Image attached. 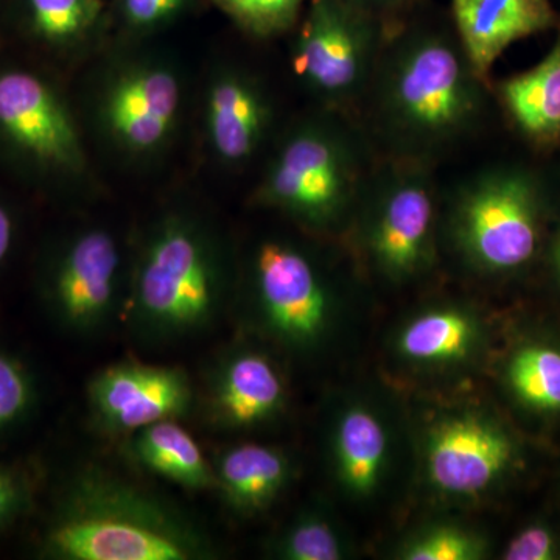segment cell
<instances>
[{
  "label": "cell",
  "instance_id": "obj_15",
  "mask_svg": "<svg viewBox=\"0 0 560 560\" xmlns=\"http://www.w3.org/2000/svg\"><path fill=\"white\" fill-rule=\"evenodd\" d=\"M285 404V378L278 364L260 350H232L210 378L209 416L223 429L264 425L278 418Z\"/></svg>",
  "mask_w": 560,
  "mask_h": 560
},
{
  "label": "cell",
  "instance_id": "obj_11",
  "mask_svg": "<svg viewBox=\"0 0 560 560\" xmlns=\"http://www.w3.org/2000/svg\"><path fill=\"white\" fill-rule=\"evenodd\" d=\"M422 458L434 492L445 499L474 500L510 474L517 445L492 416L455 410L430 420L422 438Z\"/></svg>",
  "mask_w": 560,
  "mask_h": 560
},
{
  "label": "cell",
  "instance_id": "obj_18",
  "mask_svg": "<svg viewBox=\"0 0 560 560\" xmlns=\"http://www.w3.org/2000/svg\"><path fill=\"white\" fill-rule=\"evenodd\" d=\"M331 456L346 493L353 499L374 495L389 458V431L381 415L363 404L346 407L331 431Z\"/></svg>",
  "mask_w": 560,
  "mask_h": 560
},
{
  "label": "cell",
  "instance_id": "obj_31",
  "mask_svg": "<svg viewBox=\"0 0 560 560\" xmlns=\"http://www.w3.org/2000/svg\"><path fill=\"white\" fill-rule=\"evenodd\" d=\"M361 9L370 11L375 16L381 18L388 24V20L394 13L404 9L405 5L411 2V0H350Z\"/></svg>",
  "mask_w": 560,
  "mask_h": 560
},
{
  "label": "cell",
  "instance_id": "obj_17",
  "mask_svg": "<svg viewBox=\"0 0 560 560\" xmlns=\"http://www.w3.org/2000/svg\"><path fill=\"white\" fill-rule=\"evenodd\" d=\"M485 342V327L474 308L441 304L423 308L400 327L394 348L420 368L460 366L474 360Z\"/></svg>",
  "mask_w": 560,
  "mask_h": 560
},
{
  "label": "cell",
  "instance_id": "obj_30",
  "mask_svg": "<svg viewBox=\"0 0 560 560\" xmlns=\"http://www.w3.org/2000/svg\"><path fill=\"white\" fill-rule=\"evenodd\" d=\"M28 478L16 467L0 466V529L18 521L31 506Z\"/></svg>",
  "mask_w": 560,
  "mask_h": 560
},
{
  "label": "cell",
  "instance_id": "obj_28",
  "mask_svg": "<svg viewBox=\"0 0 560 560\" xmlns=\"http://www.w3.org/2000/svg\"><path fill=\"white\" fill-rule=\"evenodd\" d=\"M191 0H119V20L132 36L162 31L183 16Z\"/></svg>",
  "mask_w": 560,
  "mask_h": 560
},
{
  "label": "cell",
  "instance_id": "obj_29",
  "mask_svg": "<svg viewBox=\"0 0 560 560\" xmlns=\"http://www.w3.org/2000/svg\"><path fill=\"white\" fill-rule=\"evenodd\" d=\"M506 560H552L559 558V541L555 533L541 523L526 526L504 548Z\"/></svg>",
  "mask_w": 560,
  "mask_h": 560
},
{
  "label": "cell",
  "instance_id": "obj_14",
  "mask_svg": "<svg viewBox=\"0 0 560 560\" xmlns=\"http://www.w3.org/2000/svg\"><path fill=\"white\" fill-rule=\"evenodd\" d=\"M88 396L98 425L128 436L151 423L183 418L194 405L186 371L140 361H121L98 372Z\"/></svg>",
  "mask_w": 560,
  "mask_h": 560
},
{
  "label": "cell",
  "instance_id": "obj_27",
  "mask_svg": "<svg viewBox=\"0 0 560 560\" xmlns=\"http://www.w3.org/2000/svg\"><path fill=\"white\" fill-rule=\"evenodd\" d=\"M31 372L10 353L0 350V433L27 418L35 404Z\"/></svg>",
  "mask_w": 560,
  "mask_h": 560
},
{
  "label": "cell",
  "instance_id": "obj_21",
  "mask_svg": "<svg viewBox=\"0 0 560 560\" xmlns=\"http://www.w3.org/2000/svg\"><path fill=\"white\" fill-rule=\"evenodd\" d=\"M130 455L139 466L190 490L215 489L213 466L176 419L151 423L130 434Z\"/></svg>",
  "mask_w": 560,
  "mask_h": 560
},
{
  "label": "cell",
  "instance_id": "obj_7",
  "mask_svg": "<svg viewBox=\"0 0 560 560\" xmlns=\"http://www.w3.org/2000/svg\"><path fill=\"white\" fill-rule=\"evenodd\" d=\"M186 108L183 70L167 55L120 51L98 73L90 116L103 142L121 160L161 158L178 135Z\"/></svg>",
  "mask_w": 560,
  "mask_h": 560
},
{
  "label": "cell",
  "instance_id": "obj_12",
  "mask_svg": "<svg viewBox=\"0 0 560 560\" xmlns=\"http://www.w3.org/2000/svg\"><path fill=\"white\" fill-rule=\"evenodd\" d=\"M0 132L14 149L51 172L69 176L86 172V149L75 116L35 73H0Z\"/></svg>",
  "mask_w": 560,
  "mask_h": 560
},
{
  "label": "cell",
  "instance_id": "obj_9",
  "mask_svg": "<svg viewBox=\"0 0 560 560\" xmlns=\"http://www.w3.org/2000/svg\"><path fill=\"white\" fill-rule=\"evenodd\" d=\"M250 298L265 330L282 345L311 349L324 340L335 311L329 272L291 238H265L248 264Z\"/></svg>",
  "mask_w": 560,
  "mask_h": 560
},
{
  "label": "cell",
  "instance_id": "obj_24",
  "mask_svg": "<svg viewBox=\"0 0 560 560\" xmlns=\"http://www.w3.org/2000/svg\"><path fill=\"white\" fill-rule=\"evenodd\" d=\"M488 556V541L458 523H433L412 533L396 550L400 560H478Z\"/></svg>",
  "mask_w": 560,
  "mask_h": 560
},
{
  "label": "cell",
  "instance_id": "obj_32",
  "mask_svg": "<svg viewBox=\"0 0 560 560\" xmlns=\"http://www.w3.org/2000/svg\"><path fill=\"white\" fill-rule=\"evenodd\" d=\"M14 238V223L9 210L0 205V265L9 257Z\"/></svg>",
  "mask_w": 560,
  "mask_h": 560
},
{
  "label": "cell",
  "instance_id": "obj_16",
  "mask_svg": "<svg viewBox=\"0 0 560 560\" xmlns=\"http://www.w3.org/2000/svg\"><path fill=\"white\" fill-rule=\"evenodd\" d=\"M453 27L482 80L512 44L558 24L551 0H451Z\"/></svg>",
  "mask_w": 560,
  "mask_h": 560
},
{
  "label": "cell",
  "instance_id": "obj_22",
  "mask_svg": "<svg viewBox=\"0 0 560 560\" xmlns=\"http://www.w3.org/2000/svg\"><path fill=\"white\" fill-rule=\"evenodd\" d=\"M504 381L526 408L560 412V349L548 342H528L515 349L504 368Z\"/></svg>",
  "mask_w": 560,
  "mask_h": 560
},
{
  "label": "cell",
  "instance_id": "obj_13",
  "mask_svg": "<svg viewBox=\"0 0 560 560\" xmlns=\"http://www.w3.org/2000/svg\"><path fill=\"white\" fill-rule=\"evenodd\" d=\"M276 106L259 75L235 62L217 66L202 92V131L213 160L238 171L264 150Z\"/></svg>",
  "mask_w": 560,
  "mask_h": 560
},
{
  "label": "cell",
  "instance_id": "obj_5",
  "mask_svg": "<svg viewBox=\"0 0 560 560\" xmlns=\"http://www.w3.org/2000/svg\"><path fill=\"white\" fill-rule=\"evenodd\" d=\"M441 208V231L458 259L489 278L512 275L539 253L545 198L533 173L511 165L474 172Z\"/></svg>",
  "mask_w": 560,
  "mask_h": 560
},
{
  "label": "cell",
  "instance_id": "obj_4",
  "mask_svg": "<svg viewBox=\"0 0 560 560\" xmlns=\"http://www.w3.org/2000/svg\"><path fill=\"white\" fill-rule=\"evenodd\" d=\"M378 160L353 114L318 108L279 136L253 202L312 234H340L352 223Z\"/></svg>",
  "mask_w": 560,
  "mask_h": 560
},
{
  "label": "cell",
  "instance_id": "obj_1",
  "mask_svg": "<svg viewBox=\"0 0 560 560\" xmlns=\"http://www.w3.org/2000/svg\"><path fill=\"white\" fill-rule=\"evenodd\" d=\"M361 121L381 156L436 165L480 130L488 81L455 31H390L363 103Z\"/></svg>",
  "mask_w": 560,
  "mask_h": 560
},
{
  "label": "cell",
  "instance_id": "obj_26",
  "mask_svg": "<svg viewBox=\"0 0 560 560\" xmlns=\"http://www.w3.org/2000/svg\"><path fill=\"white\" fill-rule=\"evenodd\" d=\"M242 32L270 39L293 31L305 0H212Z\"/></svg>",
  "mask_w": 560,
  "mask_h": 560
},
{
  "label": "cell",
  "instance_id": "obj_23",
  "mask_svg": "<svg viewBox=\"0 0 560 560\" xmlns=\"http://www.w3.org/2000/svg\"><path fill=\"white\" fill-rule=\"evenodd\" d=\"M33 31L54 46L90 40L101 24L102 0H27Z\"/></svg>",
  "mask_w": 560,
  "mask_h": 560
},
{
  "label": "cell",
  "instance_id": "obj_3",
  "mask_svg": "<svg viewBox=\"0 0 560 560\" xmlns=\"http://www.w3.org/2000/svg\"><path fill=\"white\" fill-rule=\"evenodd\" d=\"M58 560H202L212 537L171 501L98 469L70 478L40 539Z\"/></svg>",
  "mask_w": 560,
  "mask_h": 560
},
{
  "label": "cell",
  "instance_id": "obj_20",
  "mask_svg": "<svg viewBox=\"0 0 560 560\" xmlns=\"http://www.w3.org/2000/svg\"><path fill=\"white\" fill-rule=\"evenodd\" d=\"M508 119L536 145L560 143V35L544 60L495 86Z\"/></svg>",
  "mask_w": 560,
  "mask_h": 560
},
{
  "label": "cell",
  "instance_id": "obj_6",
  "mask_svg": "<svg viewBox=\"0 0 560 560\" xmlns=\"http://www.w3.org/2000/svg\"><path fill=\"white\" fill-rule=\"evenodd\" d=\"M441 208L434 165L381 156L349 228L372 270L411 282L436 260Z\"/></svg>",
  "mask_w": 560,
  "mask_h": 560
},
{
  "label": "cell",
  "instance_id": "obj_25",
  "mask_svg": "<svg viewBox=\"0 0 560 560\" xmlns=\"http://www.w3.org/2000/svg\"><path fill=\"white\" fill-rule=\"evenodd\" d=\"M272 555L285 560H340L346 558V545L334 523L307 512L282 530Z\"/></svg>",
  "mask_w": 560,
  "mask_h": 560
},
{
  "label": "cell",
  "instance_id": "obj_10",
  "mask_svg": "<svg viewBox=\"0 0 560 560\" xmlns=\"http://www.w3.org/2000/svg\"><path fill=\"white\" fill-rule=\"evenodd\" d=\"M128 259L113 231L83 228L58 250L44 282L51 318L70 334H95L124 308Z\"/></svg>",
  "mask_w": 560,
  "mask_h": 560
},
{
  "label": "cell",
  "instance_id": "obj_8",
  "mask_svg": "<svg viewBox=\"0 0 560 560\" xmlns=\"http://www.w3.org/2000/svg\"><path fill=\"white\" fill-rule=\"evenodd\" d=\"M389 33L385 21L350 0H311L291 44V70L318 108L353 114Z\"/></svg>",
  "mask_w": 560,
  "mask_h": 560
},
{
  "label": "cell",
  "instance_id": "obj_2",
  "mask_svg": "<svg viewBox=\"0 0 560 560\" xmlns=\"http://www.w3.org/2000/svg\"><path fill=\"white\" fill-rule=\"evenodd\" d=\"M231 283V256L217 228L195 210H167L131 254L121 312L147 345H172L213 326Z\"/></svg>",
  "mask_w": 560,
  "mask_h": 560
},
{
  "label": "cell",
  "instance_id": "obj_19",
  "mask_svg": "<svg viewBox=\"0 0 560 560\" xmlns=\"http://www.w3.org/2000/svg\"><path fill=\"white\" fill-rule=\"evenodd\" d=\"M213 474L226 506L248 517L275 503L293 477V464L279 448L241 444L217 456Z\"/></svg>",
  "mask_w": 560,
  "mask_h": 560
},
{
  "label": "cell",
  "instance_id": "obj_33",
  "mask_svg": "<svg viewBox=\"0 0 560 560\" xmlns=\"http://www.w3.org/2000/svg\"><path fill=\"white\" fill-rule=\"evenodd\" d=\"M550 261L555 278L560 285V232L556 235L555 242L551 245Z\"/></svg>",
  "mask_w": 560,
  "mask_h": 560
}]
</instances>
